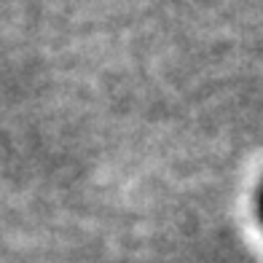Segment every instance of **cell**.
<instances>
[{
	"label": "cell",
	"instance_id": "1",
	"mask_svg": "<svg viewBox=\"0 0 263 263\" xmlns=\"http://www.w3.org/2000/svg\"><path fill=\"white\" fill-rule=\"evenodd\" d=\"M258 218H260V223H263V185H260V191H258Z\"/></svg>",
	"mask_w": 263,
	"mask_h": 263
}]
</instances>
